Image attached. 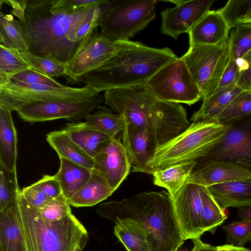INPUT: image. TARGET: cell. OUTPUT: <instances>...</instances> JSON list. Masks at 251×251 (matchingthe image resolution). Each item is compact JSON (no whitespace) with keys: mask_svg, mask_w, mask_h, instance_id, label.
Here are the masks:
<instances>
[{"mask_svg":"<svg viewBox=\"0 0 251 251\" xmlns=\"http://www.w3.org/2000/svg\"><path fill=\"white\" fill-rule=\"evenodd\" d=\"M103 98L105 104L127 123L148 130L153 152L190 125L181 105L158 100L145 85L107 90Z\"/></svg>","mask_w":251,"mask_h":251,"instance_id":"obj_1","label":"cell"},{"mask_svg":"<svg viewBox=\"0 0 251 251\" xmlns=\"http://www.w3.org/2000/svg\"><path fill=\"white\" fill-rule=\"evenodd\" d=\"M97 213L114 223L127 220L144 229L151 251H176L185 240L168 192H145L98 205Z\"/></svg>","mask_w":251,"mask_h":251,"instance_id":"obj_2","label":"cell"},{"mask_svg":"<svg viewBox=\"0 0 251 251\" xmlns=\"http://www.w3.org/2000/svg\"><path fill=\"white\" fill-rule=\"evenodd\" d=\"M117 54L79 78L100 93L110 89L145 85L160 69L178 57L167 47L154 48L130 40L119 41Z\"/></svg>","mask_w":251,"mask_h":251,"instance_id":"obj_3","label":"cell"},{"mask_svg":"<svg viewBox=\"0 0 251 251\" xmlns=\"http://www.w3.org/2000/svg\"><path fill=\"white\" fill-rule=\"evenodd\" d=\"M50 3L27 0L25 20L17 22L31 53L51 56L66 65L79 49L69 40V35L95 6L72 14H53Z\"/></svg>","mask_w":251,"mask_h":251,"instance_id":"obj_4","label":"cell"},{"mask_svg":"<svg viewBox=\"0 0 251 251\" xmlns=\"http://www.w3.org/2000/svg\"><path fill=\"white\" fill-rule=\"evenodd\" d=\"M18 217L26 251H83L88 231L73 214L50 223L23 197L16 195Z\"/></svg>","mask_w":251,"mask_h":251,"instance_id":"obj_5","label":"cell"},{"mask_svg":"<svg viewBox=\"0 0 251 251\" xmlns=\"http://www.w3.org/2000/svg\"><path fill=\"white\" fill-rule=\"evenodd\" d=\"M229 124L215 120L193 122L183 131L157 148L148 162L151 175L156 170L206 157L226 134Z\"/></svg>","mask_w":251,"mask_h":251,"instance_id":"obj_6","label":"cell"},{"mask_svg":"<svg viewBox=\"0 0 251 251\" xmlns=\"http://www.w3.org/2000/svg\"><path fill=\"white\" fill-rule=\"evenodd\" d=\"M159 0H131L111 4L98 21L100 34L112 41L129 40L156 17Z\"/></svg>","mask_w":251,"mask_h":251,"instance_id":"obj_7","label":"cell"},{"mask_svg":"<svg viewBox=\"0 0 251 251\" xmlns=\"http://www.w3.org/2000/svg\"><path fill=\"white\" fill-rule=\"evenodd\" d=\"M145 87L152 95L162 101L190 106L202 99L199 88L180 57L160 69Z\"/></svg>","mask_w":251,"mask_h":251,"instance_id":"obj_8","label":"cell"},{"mask_svg":"<svg viewBox=\"0 0 251 251\" xmlns=\"http://www.w3.org/2000/svg\"><path fill=\"white\" fill-rule=\"evenodd\" d=\"M228 39L214 46L191 45L180 58L199 88L202 99L214 93L228 63Z\"/></svg>","mask_w":251,"mask_h":251,"instance_id":"obj_9","label":"cell"},{"mask_svg":"<svg viewBox=\"0 0 251 251\" xmlns=\"http://www.w3.org/2000/svg\"><path fill=\"white\" fill-rule=\"evenodd\" d=\"M99 94L86 85L81 88L58 89L9 80L0 86V107L12 111L24 104L32 102L85 101L92 100Z\"/></svg>","mask_w":251,"mask_h":251,"instance_id":"obj_10","label":"cell"},{"mask_svg":"<svg viewBox=\"0 0 251 251\" xmlns=\"http://www.w3.org/2000/svg\"><path fill=\"white\" fill-rule=\"evenodd\" d=\"M103 100V97L99 94L85 101H35L24 104L16 111L23 121L31 124L60 119L78 120L85 119Z\"/></svg>","mask_w":251,"mask_h":251,"instance_id":"obj_11","label":"cell"},{"mask_svg":"<svg viewBox=\"0 0 251 251\" xmlns=\"http://www.w3.org/2000/svg\"><path fill=\"white\" fill-rule=\"evenodd\" d=\"M224 137L203 158L200 166L225 161L251 171V115L232 122Z\"/></svg>","mask_w":251,"mask_h":251,"instance_id":"obj_12","label":"cell"},{"mask_svg":"<svg viewBox=\"0 0 251 251\" xmlns=\"http://www.w3.org/2000/svg\"><path fill=\"white\" fill-rule=\"evenodd\" d=\"M97 27L66 64L68 80L75 83L81 76L113 58L120 49L119 41H112L99 33Z\"/></svg>","mask_w":251,"mask_h":251,"instance_id":"obj_13","label":"cell"},{"mask_svg":"<svg viewBox=\"0 0 251 251\" xmlns=\"http://www.w3.org/2000/svg\"><path fill=\"white\" fill-rule=\"evenodd\" d=\"M172 199L184 240L200 238L203 234L201 227L202 187L187 182Z\"/></svg>","mask_w":251,"mask_h":251,"instance_id":"obj_14","label":"cell"},{"mask_svg":"<svg viewBox=\"0 0 251 251\" xmlns=\"http://www.w3.org/2000/svg\"><path fill=\"white\" fill-rule=\"evenodd\" d=\"M176 4L161 12L162 33L176 40L181 33H188L207 12L215 0H166Z\"/></svg>","mask_w":251,"mask_h":251,"instance_id":"obj_15","label":"cell"},{"mask_svg":"<svg viewBox=\"0 0 251 251\" xmlns=\"http://www.w3.org/2000/svg\"><path fill=\"white\" fill-rule=\"evenodd\" d=\"M94 170L100 174L115 191L127 177L131 168L126 149L118 138H113L94 157Z\"/></svg>","mask_w":251,"mask_h":251,"instance_id":"obj_16","label":"cell"},{"mask_svg":"<svg viewBox=\"0 0 251 251\" xmlns=\"http://www.w3.org/2000/svg\"><path fill=\"white\" fill-rule=\"evenodd\" d=\"M251 178V171L233 163L225 161H213L194 170L187 182L208 187Z\"/></svg>","mask_w":251,"mask_h":251,"instance_id":"obj_17","label":"cell"},{"mask_svg":"<svg viewBox=\"0 0 251 251\" xmlns=\"http://www.w3.org/2000/svg\"><path fill=\"white\" fill-rule=\"evenodd\" d=\"M122 140L132 168V172L151 175L148 166V162L152 154L148 130L140 129L126 121Z\"/></svg>","mask_w":251,"mask_h":251,"instance_id":"obj_18","label":"cell"},{"mask_svg":"<svg viewBox=\"0 0 251 251\" xmlns=\"http://www.w3.org/2000/svg\"><path fill=\"white\" fill-rule=\"evenodd\" d=\"M229 30L218 10H210L188 32L189 46L221 44L229 38Z\"/></svg>","mask_w":251,"mask_h":251,"instance_id":"obj_19","label":"cell"},{"mask_svg":"<svg viewBox=\"0 0 251 251\" xmlns=\"http://www.w3.org/2000/svg\"><path fill=\"white\" fill-rule=\"evenodd\" d=\"M207 188L224 210L230 207L239 208L251 205V178L216 184Z\"/></svg>","mask_w":251,"mask_h":251,"instance_id":"obj_20","label":"cell"},{"mask_svg":"<svg viewBox=\"0 0 251 251\" xmlns=\"http://www.w3.org/2000/svg\"><path fill=\"white\" fill-rule=\"evenodd\" d=\"M63 129L77 146L93 158L112 139L86 121L69 123Z\"/></svg>","mask_w":251,"mask_h":251,"instance_id":"obj_21","label":"cell"},{"mask_svg":"<svg viewBox=\"0 0 251 251\" xmlns=\"http://www.w3.org/2000/svg\"><path fill=\"white\" fill-rule=\"evenodd\" d=\"M0 251H26L19 223L16 196L10 205L0 210Z\"/></svg>","mask_w":251,"mask_h":251,"instance_id":"obj_22","label":"cell"},{"mask_svg":"<svg viewBox=\"0 0 251 251\" xmlns=\"http://www.w3.org/2000/svg\"><path fill=\"white\" fill-rule=\"evenodd\" d=\"M12 111L0 107V165L8 171L16 169L17 135Z\"/></svg>","mask_w":251,"mask_h":251,"instance_id":"obj_23","label":"cell"},{"mask_svg":"<svg viewBox=\"0 0 251 251\" xmlns=\"http://www.w3.org/2000/svg\"><path fill=\"white\" fill-rule=\"evenodd\" d=\"M114 192L107 180L93 169L89 180L68 202L75 207L92 206L107 199Z\"/></svg>","mask_w":251,"mask_h":251,"instance_id":"obj_24","label":"cell"},{"mask_svg":"<svg viewBox=\"0 0 251 251\" xmlns=\"http://www.w3.org/2000/svg\"><path fill=\"white\" fill-rule=\"evenodd\" d=\"M243 90L237 83L216 90L202 99L201 107L193 114L191 121L214 120Z\"/></svg>","mask_w":251,"mask_h":251,"instance_id":"obj_25","label":"cell"},{"mask_svg":"<svg viewBox=\"0 0 251 251\" xmlns=\"http://www.w3.org/2000/svg\"><path fill=\"white\" fill-rule=\"evenodd\" d=\"M49 145L62 157L91 170L94 168L93 158L86 154L64 129L54 130L46 135Z\"/></svg>","mask_w":251,"mask_h":251,"instance_id":"obj_26","label":"cell"},{"mask_svg":"<svg viewBox=\"0 0 251 251\" xmlns=\"http://www.w3.org/2000/svg\"><path fill=\"white\" fill-rule=\"evenodd\" d=\"M60 168L55 176L58 179L65 198L69 200L91 177L92 170L59 157Z\"/></svg>","mask_w":251,"mask_h":251,"instance_id":"obj_27","label":"cell"},{"mask_svg":"<svg viewBox=\"0 0 251 251\" xmlns=\"http://www.w3.org/2000/svg\"><path fill=\"white\" fill-rule=\"evenodd\" d=\"M198 163L197 161L184 162L155 171L152 174L153 183L165 188L172 198L187 182Z\"/></svg>","mask_w":251,"mask_h":251,"instance_id":"obj_28","label":"cell"},{"mask_svg":"<svg viewBox=\"0 0 251 251\" xmlns=\"http://www.w3.org/2000/svg\"><path fill=\"white\" fill-rule=\"evenodd\" d=\"M115 224L114 234L127 251H151L147 233L138 225L127 220Z\"/></svg>","mask_w":251,"mask_h":251,"instance_id":"obj_29","label":"cell"},{"mask_svg":"<svg viewBox=\"0 0 251 251\" xmlns=\"http://www.w3.org/2000/svg\"><path fill=\"white\" fill-rule=\"evenodd\" d=\"M85 120L90 125L108 135L112 138H117L126 125L123 116L112 113L109 109L99 105L95 111L88 115Z\"/></svg>","mask_w":251,"mask_h":251,"instance_id":"obj_30","label":"cell"},{"mask_svg":"<svg viewBox=\"0 0 251 251\" xmlns=\"http://www.w3.org/2000/svg\"><path fill=\"white\" fill-rule=\"evenodd\" d=\"M202 187V208L201 215V227L203 233L214 234L218 226L222 225L227 216L212 196L207 187Z\"/></svg>","mask_w":251,"mask_h":251,"instance_id":"obj_31","label":"cell"},{"mask_svg":"<svg viewBox=\"0 0 251 251\" xmlns=\"http://www.w3.org/2000/svg\"><path fill=\"white\" fill-rule=\"evenodd\" d=\"M0 45L15 49L20 52L29 51L25 38L11 14L0 12Z\"/></svg>","mask_w":251,"mask_h":251,"instance_id":"obj_32","label":"cell"},{"mask_svg":"<svg viewBox=\"0 0 251 251\" xmlns=\"http://www.w3.org/2000/svg\"><path fill=\"white\" fill-rule=\"evenodd\" d=\"M30 69L20 51L0 45V86L7 83L14 75Z\"/></svg>","mask_w":251,"mask_h":251,"instance_id":"obj_33","label":"cell"},{"mask_svg":"<svg viewBox=\"0 0 251 251\" xmlns=\"http://www.w3.org/2000/svg\"><path fill=\"white\" fill-rule=\"evenodd\" d=\"M250 115H251V92L244 90L214 120L221 124H229Z\"/></svg>","mask_w":251,"mask_h":251,"instance_id":"obj_34","label":"cell"},{"mask_svg":"<svg viewBox=\"0 0 251 251\" xmlns=\"http://www.w3.org/2000/svg\"><path fill=\"white\" fill-rule=\"evenodd\" d=\"M20 53L33 69L40 73L52 78L67 76L66 64L51 56L36 55L30 51Z\"/></svg>","mask_w":251,"mask_h":251,"instance_id":"obj_35","label":"cell"},{"mask_svg":"<svg viewBox=\"0 0 251 251\" xmlns=\"http://www.w3.org/2000/svg\"><path fill=\"white\" fill-rule=\"evenodd\" d=\"M229 59L242 58L251 50V24H243L235 28L228 38Z\"/></svg>","mask_w":251,"mask_h":251,"instance_id":"obj_36","label":"cell"},{"mask_svg":"<svg viewBox=\"0 0 251 251\" xmlns=\"http://www.w3.org/2000/svg\"><path fill=\"white\" fill-rule=\"evenodd\" d=\"M229 29L245 24L251 12V0H229L218 9Z\"/></svg>","mask_w":251,"mask_h":251,"instance_id":"obj_37","label":"cell"},{"mask_svg":"<svg viewBox=\"0 0 251 251\" xmlns=\"http://www.w3.org/2000/svg\"><path fill=\"white\" fill-rule=\"evenodd\" d=\"M103 10L101 6H94L85 18L74 27L69 35V40L79 48L98 27V21Z\"/></svg>","mask_w":251,"mask_h":251,"instance_id":"obj_38","label":"cell"},{"mask_svg":"<svg viewBox=\"0 0 251 251\" xmlns=\"http://www.w3.org/2000/svg\"><path fill=\"white\" fill-rule=\"evenodd\" d=\"M20 190L16 169L8 171L0 165V210L10 205Z\"/></svg>","mask_w":251,"mask_h":251,"instance_id":"obj_39","label":"cell"},{"mask_svg":"<svg viewBox=\"0 0 251 251\" xmlns=\"http://www.w3.org/2000/svg\"><path fill=\"white\" fill-rule=\"evenodd\" d=\"M70 206L62 194L58 198L51 199L43 207L37 209L44 221L53 223L72 214Z\"/></svg>","mask_w":251,"mask_h":251,"instance_id":"obj_40","label":"cell"},{"mask_svg":"<svg viewBox=\"0 0 251 251\" xmlns=\"http://www.w3.org/2000/svg\"><path fill=\"white\" fill-rule=\"evenodd\" d=\"M226 234V241L237 247H243L251 241V222L241 220L233 221L228 225L222 226Z\"/></svg>","mask_w":251,"mask_h":251,"instance_id":"obj_41","label":"cell"},{"mask_svg":"<svg viewBox=\"0 0 251 251\" xmlns=\"http://www.w3.org/2000/svg\"><path fill=\"white\" fill-rule=\"evenodd\" d=\"M110 2L108 0H53L50 11L53 14H72L94 6L108 5Z\"/></svg>","mask_w":251,"mask_h":251,"instance_id":"obj_42","label":"cell"},{"mask_svg":"<svg viewBox=\"0 0 251 251\" xmlns=\"http://www.w3.org/2000/svg\"><path fill=\"white\" fill-rule=\"evenodd\" d=\"M10 80L27 84L44 85L58 89H65L69 87L59 83L53 78L32 68L14 75L11 77Z\"/></svg>","mask_w":251,"mask_h":251,"instance_id":"obj_43","label":"cell"},{"mask_svg":"<svg viewBox=\"0 0 251 251\" xmlns=\"http://www.w3.org/2000/svg\"><path fill=\"white\" fill-rule=\"evenodd\" d=\"M25 199L34 208L39 209L43 207L51 198L47 195L36 182L21 190Z\"/></svg>","mask_w":251,"mask_h":251,"instance_id":"obj_44","label":"cell"},{"mask_svg":"<svg viewBox=\"0 0 251 251\" xmlns=\"http://www.w3.org/2000/svg\"><path fill=\"white\" fill-rule=\"evenodd\" d=\"M240 73L239 66L236 60L229 58L216 91L236 84Z\"/></svg>","mask_w":251,"mask_h":251,"instance_id":"obj_45","label":"cell"},{"mask_svg":"<svg viewBox=\"0 0 251 251\" xmlns=\"http://www.w3.org/2000/svg\"><path fill=\"white\" fill-rule=\"evenodd\" d=\"M43 192L51 199H55L62 194L61 184L54 176H44L36 182Z\"/></svg>","mask_w":251,"mask_h":251,"instance_id":"obj_46","label":"cell"},{"mask_svg":"<svg viewBox=\"0 0 251 251\" xmlns=\"http://www.w3.org/2000/svg\"><path fill=\"white\" fill-rule=\"evenodd\" d=\"M12 7L11 12L17 17L19 20L24 22L25 20V12L27 0H0Z\"/></svg>","mask_w":251,"mask_h":251,"instance_id":"obj_47","label":"cell"},{"mask_svg":"<svg viewBox=\"0 0 251 251\" xmlns=\"http://www.w3.org/2000/svg\"><path fill=\"white\" fill-rule=\"evenodd\" d=\"M237 84L243 90L251 89V64L241 72Z\"/></svg>","mask_w":251,"mask_h":251,"instance_id":"obj_48","label":"cell"},{"mask_svg":"<svg viewBox=\"0 0 251 251\" xmlns=\"http://www.w3.org/2000/svg\"><path fill=\"white\" fill-rule=\"evenodd\" d=\"M192 241L193 247L191 251H217L216 247L202 242L200 238Z\"/></svg>","mask_w":251,"mask_h":251,"instance_id":"obj_49","label":"cell"},{"mask_svg":"<svg viewBox=\"0 0 251 251\" xmlns=\"http://www.w3.org/2000/svg\"><path fill=\"white\" fill-rule=\"evenodd\" d=\"M238 216L242 220L251 222V205L239 208Z\"/></svg>","mask_w":251,"mask_h":251,"instance_id":"obj_50","label":"cell"},{"mask_svg":"<svg viewBox=\"0 0 251 251\" xmlns=\"http://www.w3.org/2000/svg\"><path fill=\"white\" fill-rule=\"evenodd\" d=\"M237 60L241 72L246 70L251 64V50L242 58Z\"/></svg>","mask_w":251,"mask_h":251,"instance_id":"obj_51","label":"cell"},{"mask_svg":"<svg viewBox=\"0 0 251 251\" xmlns=\"http://www.w3.org/2000/svg\"><path fill=\"white\" fill-rule=\"evenodd\" d=\"M217 251H251L244 247H237L230 244H225L217 246Z\"/></svg>","mask_w":251,"mask_h":251,"instance_id":"obj_52","label":"cell"},{"mask_svg":"<svg viewBox=\"0 0 251 251\" xmlns=\"http://www.w3.org/2000/svg\"><path fill=\"white\" fill-rule=\"evenodd\" d=\"M176 251H189L188 248H187L185 247H181L178 250H177Z\"/></svg>","mask_w":251,"mask_h":251,"instance_id":"obj_53","label":"cell"},{"mask_svg":"<svg viewBox=\"0 0 251 251\" xmlns=\"http://www.w3.org/2000/svg\"><path fill=\"white\" fill-rule=\"evenodd\" d=\"M245 24H251V12L248 18H247Z\"/></svg>","mask_w":251,"mask_h":251,"instance_id":"obj_54","label":"cell"},{"mask_svg":"<svg viewBox=\"0 0 251 251\" xmlns=\"http://www.w3.org/2000/svg\"><path fill=\"white\" fill-rule=\"evenodd\" d=\"M248 90L250 91L251 92V89Z\"/></svg>","mask_w":251,"mask_h":251,"instance_id":"obj_55","label":"cell"}]
</instances>
